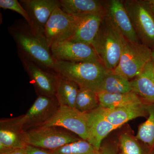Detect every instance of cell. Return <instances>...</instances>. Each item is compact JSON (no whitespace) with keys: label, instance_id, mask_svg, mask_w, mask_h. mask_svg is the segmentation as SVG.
I'll use <instances>...</instances> for the list:
<instances>
[{"label":"cell","instance_id":"cell-6","mask_svg":"<svg viewBox=\"0 0 154 154\" xmlns=\"http://www.w3.org/2000/svg\"><path fill=\"white\" fill-rule=\"evenodd\" d=\"M28 145L53 150L81 139L66 129L55 126H40L27 131Z\"/></svg>","mask_w":154,"mask_h":154},{"label":"cell","instance_id":"cell-27","mask_svg":"<svg viewBox=\"0 0 154 154\" xmlns=\"http://www.w3.org/2000/svg\"><path fill=\"white\" fill-rule=\"evenodd\" d=\"M0 7L5 10H11L18 13L32 27V23L28 13L19 1L17 0H1Z\"/></svg>","mask_w":154,"mask_h":154},{"label":"cell","instance_id":"cell-29","mask_svg":"<svg viewBox=\"0 0 154 154\" xmlns=\"http://www.w3.org/2000/svg\"><path fill=\"white\" fill-rule=\"evenodd\" d=\"M26 154H53L48 150L38 148L28 145L26 148Z\"/></svg>","mask_w":154,"mask_h":154},{"label":"cell","instance_id":"cell-15","mask_svg":"<svg viewBox=\"0 0 154 154\" xmlns=\"http://www.w3.org/2000/svg\"><path fill=\"white\" fill-rule=\"evenodd\" d=\"M147 104L143 102L113 108L99 107L105 119L117 128L130 120L148 115Z\"/></svg>","mask_w":154,"mask_h":154},{"label":"cell","instance_id":"cell-22","mask_svg":"<svg viewBox=\"0 0 154 154\" xmlns=\"http://www.w3.org/2000/svg\"><path fill=\"white\" fill-rule=\"evenodd\" d=\"M131 91L129 80L113 71H108L102 81L99 93L125 94Z\"/></svg>","mask_w":154,"mask_h":154},{"label":"cell","instance_id":"cell-28","mask_svg":"<svg viewBox=\"0 0 154 154\" xmlns=\"http://www.w3.org/2000/svg\"><path fill=\"white\" fill-rule=\"evenodd\" d=\"M96 154H118V144H102Z\"/></svg>","mask_w":154,"mask_h":154},{"label":"cell","instance_id":"cell-19","mask_svg":"<svg viewBox=\"0 0 154 154\" xmlns=\"http://www.w3.org/2000/svg\"><path fill=\"white\" fill-rule=\"evenodd\" d=\"M154 64L151 61L140 74L130 81L132 92L148 104L154 103Z\"/></svg>","mask_w":154,"mask_h":154},{"label":"cell","instance_id":"cell-24","mask_svg":"<svg viewBox=\"0 0 154 154\" xmlns=\"http://www.w3.org/2000/svg\"><path fill=\"white\" fill-rule=\"evenodd\" d=\"M99 106V101L97 93L89 89L80 88L75 108L82 113H88Z\"/></svg>","mask_w":154,"mask_h":154},{"label":"cell","instance_id":"cell-30","mask_svg":"<svg viewBox=\"0 0 154 154\" xmlns=\"http://www.w3.org/2000/svg\"><path fill=\"white\" fill-rule=\"evenodd\" d=\"M26 148L15 149L0 154H26Z\"/></svg>","mask_w":154,"mask_h":154},{"label":"cell","instance_id":"cell-21","mask_svg":"<svg viewBox=\"0 0 154 154\" xmlns=\"http://www.w3.org/2000/svg\"><path fill=\"white\" fill-rule=\"evenodd\" d=\"M79 88L76 83L60 75L55 95L60 106L75 108Z\"/></svg>","mask_w":154,"mask_h":154},{"label":"cell","instance_id":"cell-1","mask_svg":"<svg viewBox=\"0 0 154 154\" xmlns=\"http://www.w3.org/2000/svg\"><path fill=\"white\" fill-rule=\"evenodd\" d=\"M8 30L17 45V52L44 68L55 72L56 60L44 33L31 27L22 19L16 20Z\"/></svg>","mask_w":154,"mask_h":154},{"label":"cell","instance_id":"cell-8","mask_svg":"<svg viewBox=\"0 0 154 154\" xmlns=\"http://www.w3.org/2000/svg\"><path fill=\"white\" fill-rule=\"evenodd\" d=\"M17 53L38 96H55L60 74L40 66L20 53Z\"/></svg>","mask_w":154,"mask_h":154},{"label":"cell","instance_id":"cell-25","mask_svg":"<svg viewBox=\"0 0 154 154\" xmlns=\"http://www.w3.org/2000/svg\"><path fill=\"white\" fill-rule=\"evenodd\" d=\"M98 150L88 141L81 139L59 148L49 151L53 154H96Z\"/></svg>","mask_w":154,"mask_h":154},{"label":"cell","instance_id":"cell-34","mask_svg":"<svg viewBox=\"0 0 154 154\" xmlns=\"http://www.w3.org/2000/svg\"><path fill=\"white\" fill-rule=\"evenodd\" d=\"M153 75H154V66H153Z\"/></svg>","mask_w":154,"mask_h":154},{"label":"cell","instance_id":"cell-32","mask_svg":"<svg viewBox=\"0 0 154 154\" xmlns=\"http://www.w3.org/2000/svg\"><path fill=\"white\" fill-rule=\"evenodd\" d=\"M152 60L154 62V50H152Z\"/></svg>","mask_w":154,"mask_h":154},{"label":"cell","instance_id":"cell-14","mask_svg":"<svg viewBox=\"0 0 154 154\" xmlns=\"http://www.w3.org/2000/svg\"><path fill=\"white\" fill-rule=\"evenodd\" d=\"M106 16L127 40L133 42H140L122 1L106 2Z\"/></svg>","mask_w":154,"mask_h":154},{"label":"cell","instance_id":"cell-5","mask_svg":"<svg viewBox=\"0 0 154 154\" xmlns=\"http://www.w3.org/2000/svg\"><path fill=\"white\" fill-rule=\"evenodd\" d=\"M122 2L140 41L154 50V12L144 0Z\"/></svg>","mask_w":154,"mask_h":154},{"label":"cell","instance_id":"cell-17","mask_svg":"<svg viewBox=\"0 0 154 154\" xmlns=\"http://www.w3.org/2000/svg\"><path fill=\"white\" fill-rule=\"evenodd\" d=\"M88 113L89 134L87 141L99 150L103 140L116 128L105 119L99 107Z\"/></svg>","mask_w":154,"mask_h":154},{"label":"cell","instance_id":"cell-33","mask_svg":"<svg viewBox=\"0 0 154 154\" xmlns=\"http://www.w3.org/2000/svg\"><path fill=\"white\" fill-rule=\"evenodd\" d=\"M149 154H154V148L152 149L151 152H150Z\"/></svg>","mask_w":154,"mask_h":154},{"label":"cell","instance_id":"cell-20","mask_svg":"<svg viewBox=\"0 0 154 154\" xmlns=\"http://www.w3.org/2000/svg\"><path fill=\"white\" fill-rule=\"evenodd\" d=\"M98 94L99 107L104 108H113L143 102L135 93L110 94L99 92Z\"/></svg>","mask_w":154,"mask_h":154},{"label":"cell","instance_id":"cell-16","mask_svg":"<svg viewBox=\"0 0 154 154\" xmlns=\"http://www.w3.org/2000/svg\"><path fill=\"white\" fill-rule=\"evenodd\" d=\"M78 16L79 20L74 31L68 40L92 46L104 17L94 15Z\"/></svg>","mask_w":154,"mask_h":154},{"label":"cell","instance_id":"cell-26","mask_svg":"<svg viewBox=\"0 0 154 154\" xmlns=\"http://www.w3.org/2000/svg\"><path fill=\"white\" fill-rule=\"evenodd\" d=\"M118 148V154H146L136 138L127 133L119 137Z\"/></svg>","mask_w":154,"mask_h":154},{"label":"cell","instance_id":"cell-12","mask_svg":"<svg viewBox=\"0 0 154 154\" xmlns=\"http://www.w3.org/2000/svg\"><path fill=\"white\" fill-rule=\"evenodd\" d=\"M60 105L55 96H38L23 116L25 131L42 126L56 113Z\"/></svg>","mask_w":154,"mask_h":154},{"label":"cell","instance_id":"cell-2","mask_svg":"<svg viewBox=\"0 0 154 154\" xmlns=\"http://www.w3.org/2000/svg\"><path fill=\"white\" fill-rule=\"evenodd\" d=\"M125 37L105 15L92 46L100 62L107 70L117 67L122 50Z\"/></svg>","mask_w":154,"mask_h":154},{"label":"cell","instance_id":"cell-4","mask_svg":"<svg viewBox=\"0 0 154 154\" xmlns=\"http://www.w3.org/2000/svg\"><path fill=\"white\" fill-rule=\"evenodd\" d=\"M152 49L140 42H131L125 38L119 63L113 71L129 81L134 79L152 60Z\"/></svg>","mask_w":154,"mask_h":154},{"label":"cell","instance_id":"cell-9","mask_svg":"<svg viewBox=\"0 0 154 154\" xmlns=\"http://www.w3.org/2000/svg\"><path fill=\"white\" fill-rule=\"evenodd\" d=\"M78 15H71L58 8L54 11L45 25L44 34L48 47L68 40L72 35L78 23Z\"/></svg>","mask_w":154,"mask_h":154},{"label":"cell","instance_id":"cell-11","mask_svg":"<svg viewBox=\"0 0 154 154\" xmlns=\"http://www.w3.org/2000/svg\"><path fill=\"white\" fill-rule=\"evenodd\" d=\"M55 60L68 62H100L91 45L66 40L58 42L50 48Z\"/></svg>","mask_w":154,"mask_h":154},{"label":"cell","instance_id":"cell-23","mask_svg":"<svg viewBox=\"0 0 154 154\" xmlns=\"http://www.w3.org/2000/svg\"><path fill=\"white\" fill-rule=\"evenodd\" d=\"M148 118L139 127L136 138L152 149L154 148V103L147 104Z\"/></svg>","mask_w":154,"mask_h":154},{"label":"cell","instance_id":"cell-31","mask_svg":"<svg viewBox=\"0 0 154 154\" xmlns=\"http://www.w3.org/2000/svg\"><path fill=\"white\" fill-rule=\"evenodd\" d=\"M144 1L154 12V0H144Z\"/></svg>","mask_w":154,"mask_h":154},{"label":"cell","instance_id":"cell-3","mask_svg":"<svg viewBox=\"0 0 154 154\" xmlns=\"http://www.w3.org/2000/svg\"><path fill=\"white\" fill-rule=\"evenodd\" d=\"M55 71L76 83L80 88L89 89L98 94L108 71L99 62L56 60Z\"/></svg>","mask_w":154,"mask_h":154},{"label":"cell","instance_id":"cell-18","mask_svg":"<svg viewBox=\"0 0 154 154\" xmlns=\"http://www.w3.org/2000/svg\"><path fill=\"white\" fill-rule=\"evenodd\" d=\"M60 8L67 14L73 15H94L104 17L106 1L98 0H59Z\"/></svg>","mask_w":154,"mask_h":154},{"label":"cell","instance_id":"cell-10","mask_svg":"<svg viewBox=\"0 0 154 154\" xmlns=\"http://www.w3.org/2000/svg\"><path fill=\"white\" fill-rule=\"evenodd\" d=\"M23 116L0 120V154L28 146L23 128Z\"/></svg>","mask_w":154,"mask_h":154},{"label":"cell","instance_id":"cell-7","mask_svg":"<svg viewBox=\"0 0 154 154\" xmlns=\"http://www.w3.org/2000/svg\"><path fill=\"white\" fill-rule=\"evenodd\" d=\"M42 126L61 128L75 134L81 139L87 140L88 113L80 112L75 108L60 106L54 115Z\"/></svg>","mask_w":154,"mask_h":154},{"label":"cell","instance_id":"cell-13","mask_svg":"<svg viewBox=\"0 0 154 154\" xmlns=\"http://www.w3.org/2000/svg\"><path fill=\"white\" fill-rule=\"evenodd\" d=\"M27 11L32 27L44 33L45 25L54 11L60 8L59 0H20Z\"/></svg>","mask_w":154,"mask_h":154}]
</instances>
